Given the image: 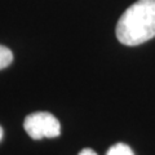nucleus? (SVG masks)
I'll list each match as a JSON object with an SVG mask.
<instances>
[{
    "mask_svg": "<svg viewBox=\"0 0 155 155\" xmlns=\"http://www.w3.org/2000/svg\"><path fill=\"white\" fill-rule=\"evenodd\" d=\"M2 138H3V128L0 127V140H2Z\"/></svg>",
    "mask_w": 155,
    "mask_h": 155,
    "instance_id": "nucleus-6",
    "label": "nucleus"
},
{
    "mask_svg": "<svg viewBox=\"0 0 155 155\" xmlns=\"http://www.w3.org/2000/svg\"><path fill=\"white\" fill-rule=\"evenodd\" d=\"M116 39L124 45H140L155 38V0H137L116 23Z\"/></svg>",
    "mask_w": 155,
    "mask_h": 155,
    "instance_id": "nucleus-1",
    "label": "nucleus"
},
{
    "mask_svg": "<svg viewBox=\"0 0 155 155\" xmlns=\"http://www.w3.org/2000/svg\"><path fill=\"white\" fill-rule=\"evenodd\" d=\"M106 155H134V154L128 145L119 142V143L113 145V146L107 150Z\"/></svg>",
    "mask_w": 155,
    "mask_h": 155,
    "instance_id": "nucleus-3",
    "label": "nucleus"
},
{
    "mask_svg": "<svg viewBox=\"0 0 155 155\" xmlns=\"http://www.w3.org/2000/svg\"><path fill=\"white\" fill-rule=\"evenodd\" d=\"M78 155H97L96 154V151H93L92 149H89V147H85V149H83L78 154Z\"/></svg>",
    "mask_w": 155,
    "mask_h": 155,
    "instance_id": "nucleus-5",
    "label": "nucleus"
},
{
    "mask_svg": "<svg viewBox=\"0 0 155 155\" xmlns=\"http://www.w3.org/2000/svg\"><path fill=\"white\" fill-rule=\"evenodd\" d=\"M23 128L26 133L34 140L53 138L58 137L61 133V124L58 119L51 113L39 111L27 115L23 122Z\"/></svg>",
    "mask_w": 155,
    "mask_h": 155,
    "instance_id": "nucleus-2",
    "label": "nucleus"
},
{
    "mask_svg": "<svg viewBox=\"0 0 155 155\" xmlns=\"http://www.w3.org/2000/svg\"><path fill=\"white\" fill-rule=\"evenodd\" d=\"M13 61V53L9 48L0 45V70L5 69Z\"/></svg>",
    "mask_w": 155,
    "mask_h": 155,
    "instance_id": "nucleus-4",
    "label": "nucleus"
}]
</instances>
